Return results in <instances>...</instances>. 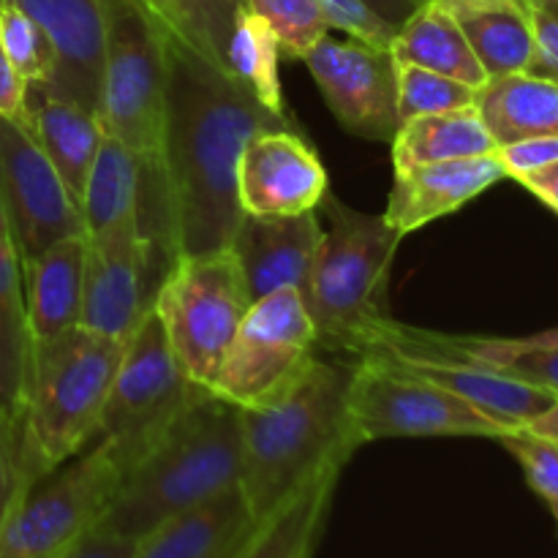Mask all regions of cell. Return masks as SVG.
<instances>
[{
  "instance_id": "8992f818",
  "label": "cell",
  "mask_w": 558,
  "mask_h": 558,
  "mask_svg": "<svg viewBox=\"0 0 558 558\" xmlns=\"http://www.w3.org/2000/svg\"><path fill=\"white\" fill-rule=\"evenodd\" d=\"M251 298L238 254L229 248L174 256L153 292V311L183 374L210 390Z\"/></svg>"
},
{
  "instance_id": "83f0119b",
  "label": "cell",
  "mask_w": 558,
  "mask_h": 558,
  "mask_svg": "<svg viewBox=\"0 0 558 558\" xmlns=\"http://www.w3.org/2000/svg\"><path fill=\"white\" fill-rule=\"evenodd\" d=\"M147 169L150 167L125 142L104 134L80 199L85 234L98 232L120 218L140 216Z\"/></svg>"
},
{
  "instance_id": "f35d334b",
  "label": "cell",
  "mask_w": 558,
  "mask_h": 558,
  "mask_svg": "<svg viewBox=\"0 0 558 558\" xmlns=\"http://www.w3.org/2000/svg\"><path fill=\"white\" fill-rule=\"evenodd\" d=\"M22 490H25V483H22L20 463H16L14 423L0 414V529H3L9 512L14 510Z\"/></svg>"
},
{
  "instance_id": "9a60e30c",
  "label": "cell",
  "mask_w": 558,
  "mask_h": 558,
  "mask_svg": "<svg viewBox=\"0 0 558 558\" xmlns=\"http://www.w3.org/2000/svg\"><path fill=\"white\" fill-rule=\"evenodd\" d=\"M327 169L314 145L294 129H270L243 147L238 163V199L248 216H298L319 210Z\"/></svg>"
},
{
  "instance_id": "bcb514c9",
  "label": "cell",
  "mask_w": 558,
  "mask_h": 558,
  "mask_svg": "<svg viewBox=\"0 0 558 558\" xmlns=\"http://www.w3.org/2000/svg\"><path fill=\"white\" fill-rule=\"evenodd\" d=\"M523 341L537 343V347H558V327H554V330L537 332V336H526Z\"/></svg>"
},
{
  "instance_id": "1f68e13d",
  "label": "cell",
  "mask_w": 558,
  "mask_h": 558,
  "mask_svg": "<svg viewBox=\"0 0 558 558\" xmlns=\"http://www.w3.org/2000/svg\"><path fill=\"white\" fill-rule=\"evenodd\" d=\"M396 80L398 118H401V123L409 118H417V114L450 112V109L477 104V87L463 85V82L452 80V76L436 74V71L420 69V65L398 63L396 60Z\"/></svg>"
},
{
  "instance_id": "f546056e",
  "label": "cell",
  "mask_w": 558,
  "mask_h": 558,
  "mask_svg": "<svg viewBox=\"0 0 558 558\" xmlns=\"http://www.w3.org/2000/svg\"><path fill=\"white\" fill-rule=\"evenodd\" d=\"M278 63H281V44H278L276 31L259 14L240 5L227 47L229 76L262 107L287 118Z\"/></svg>"
},
{
  "instance_id": "2e32d148",
  "label": "cell",
  "mask_w": 558,
  "mask_h": 558,
  "mask_svg": "<svg viewBox=\"0 0 558 558\" xmlns=\"http://www.w3.org/2000/svg\"><path fill=\"white\" fill-rule=\"evenodd\" d=\"M25 11L54 49V74L47 90L98 114L104 71L101 0H9Z\"/></svg>"
},
{
  "instance_id": "74e56055",
  "label": "cell",
  "mask_w": 558,
  "mask_h": 558,
  "mask_svg": "<svg viewBox=\"0 0 558 558\" xmlns=\"http://www.w3.org/2000/svg\"><path fill=\"white\" fill-rule=\"evenodd\" d=\"M529 20L534 31V60L526 74L558 82V16L543 5L529 3Z\"/></svg>"
},
{
  "instance_id": "ee69618b",
  "label": "cell",
  "mask_w": 558,
  "mask_h": 558,
  "mask_svg": "<svg viewBox=\"0 0 558 558\" xmlns=\"http://www.w3.org/2000/svg\"><path fill=\"white\" fill-rule=\"evenodd\" d=\"M428 3L439 5L447 14L463 16L474 14V11H488V9H505V5H518L523 0H428Z\"/></svg>"
},
{
  "instance_id": "3957f363",
  "label": "cell",
  "mask_w": 558,
  "mask_h": 558,
  "mask_svg": "<svg viewBox=\"0 0 558 558\" xmlns=\"http://www.w3.org/2000/svg\"><path fill=\"white\" fill-rule=\"evenodd\" d=\"M240 409L199 392L123 474L98 529L140 543L169 518L240 485Z\"/></svg>"
},
{
  "instance_id": "603a6c76",
  "label": "cell",
  "mask_w": 558,
  "mask_h": 558,
  "mask_svg": "<svg viewBox=\"0 0 558 558\" xmlns=\"http://www.w3.org/2000/svg\"><path fill=\"white\" fill-rule=\"evenodd\" d=\"M31 332L25 316L22 256L0 202V414L14 423L25 398Z\"/></svg>"
},
{
  "instance_id": "b9f144b4",
  "label": "cell",
  "mask_w": 558,
  "mask_h": 558,
  "mask_svg": "<svg viewBox=\"0 0 558 558\" xmlns=\"http://www.w3.org/2000/svg\"><path fill=\"white\" fill-rule=\"evenodd\" d=\"M518 183L532 191L543 205H548L558 216V161L532 174H523V178H518Z\"/></svg>"
},
{
  "instance_id": "7402d4cb",
  "label": "cell",
  "mask_w": 558,
  "mask_h": 558,
  "mask_svg": "<svg viewBox=\"0 0 558 558\" xmlns=\"http://www.w3.org/2000/svg\"><path fill=\"white\" fill-rule=\"evenodd\" d=\"M85 234L63 238L33 259L22 262L25 316L31 347L80 327Z\"/></svg>"
},
{
  "instance_id": "ab89813d",
  "label": "cell",
  "mask_w": 558,
  "mask_h": 558,
  "mask_svg": "<svg viewBox=\"0 0 558 558\" xmlns=\"http://www.w3.org/2000/svg\"><path fill=\"white\" fill-rule=\"evenodd\" d=\"M134 539L118 537V534H109L104 529L93 526L85 537L76 539L71 548H65L63 554L54 558H134Z\"/></svg>"
},
{
  "instance_id": "8fae6325",
  "label": "cell",
  "mask_w": 558,
  "mask_h": 558,
  "mask_svg": "<svg viewBox=\"0 0 558 558\" xmlns=\"http://www.w3.org/2000/svg\"><path fill=\"white\" fill-rule=\"evenodd\" d=\"M316 349L319 332L303 292L276 289L251 303L210 392L238 409L262 407L316 357Z\"/></svg>"
},
{
  "instance_id": "c3c4849f",
  "label": "cell",
  "mask_w": 558,
  "mask_h": 558,
  "mask_svg": "<svg viewBox=\"0 0 558 558\" xmlns=\"http://www.w3.org/2000/svg\"><path fill=\"white\" fill-rule=\"evenodd\" d=\"M548 507H550V512H554V518H556V526H558V499H556V501H548Z\"/></svg>"
},
{
  "instance_id": "484cf974",
  "label": "cell",
  "mask_w": 558,
  "mask_h": 558,
  "mask_svg": "<svg viewBox=\"0 0 558 558\" xmlns=\"http://www.w3.org/2000/svg\"><path fill=\"white\" fill-rule=\"evenodd\" d=\"M390 54L398 63H412L452 76L477 90L488 82V74L463 36L461 22L434 3H425L398 27Z\"/></svg>"
},
{
  "instance_id": "d6a6232c",
  "label": "cell",
  "mask_w": 558,
  "mask_h": 558,
  "mask_svg": "<svg viewBox=\"0 0 558 558\" xmlns=\"http://www.w3.org/2000/svg\"><path fill=\"white\" fill-rule=\"evenodd\" d=\"M243 5L276 31L281 54L292 60H303L322 38L330 36L319 0H243Z\"/></svg>"
},
{
  "instance_id": "7bdbcfd3",
  "label": "cell",
  "mask_w": 558,
  "mask_h": 558,
  "mask_svg": "<svg viewBox=\"0 0 558 558\" xmlns=\"http://www.w3.org/2000/svg\"><path fill=\"white\" fill-rule=\"evenodd\" d=\"M381 20L390 22L392 27H401L417 9H423L428 0H365Z\"/></svg>"
},
{
  "instance_id": "cb8c5ba5",
  "label": "cell",
  "mask_w": 558,
  "mask_h": 558,
  "mask_svg": "<svg viewBox=\"0 0 558 558\" xmlns=\"http://www.w3.org/2000/svg\"><path fill=\"white\" fill-rule=\"evenodd\" d=\"M496 140L490 136L477 104L450 112L417 114L398 125L392 136V163L396 169L420 167V163L456 161V158L490 156L496 153Z\"/></svg>"
},
{
  "instance_id": "d590c367",
  "label": "cell",
  "mask_w": 558,
  "mask_h": 558,
  "mask_svg": "<svg viewBox=\"0 0 558 558\" xmlns=\"http://www.w3.org/2000/svg\"><path fill=\"white\" fill-rule=\"evenodd\" d=\"M319 5L325 11V20L330 25V31L338 27L352 41L368 44V47L376 49H390L398 27L381 20L365 0H319Z\"/></svg>"
},
{
  "instance_id": "ffe728a7",
  "label": "cell",
  "mask_w": 558,
  "mask_h": 558,
  "mask_svg": "<svg viewBox=\"0 0 558 558\" xmlns=\"http://www.w3.org/2000/svg\"><path fill=\"white\" fill-rule=\"evenodd\" d=\"M385 354V352H374ZM387 360L409 374L428 379L456 396L466 398L469 403L485 412L488 417L505 423L510 430L526 428L532 420L556 407L558 398L543 387L526 385L521 379L499 374L494 368L472 363L461 357H401V354H385Z\"/></svg>"
},
{
  "instance_id": "4dcf8cb0",
  "label": "cell",
  "mask_w": 558,
  "mask_h": 558,
  "mask_svg": "<svg viewBox=\"0 0 558 558\" xmlns=\"http://www.w3.org/2000/svg\"><path fill=\"white\" fill-rule=\"evenodd\" d=\"M469 47L477 54L488 80L526 74L534 60V31L529 20V0L505 9L474 11L456 16Z\"/></svg>"
},
{
  "instance_id": "4316f807",
  "label": "cell",
  "mask_w": 558,
  "mask_h": 558,
  "mask_svg": "<svg viewBox=\"0 0 558 558\" xmlns=\"http://www.w3.org/2000/svg\"><path fill=\"white\" fill-rule=\"evenodd\" d=\"M343 463H330L278 507L238 558H311Z\"/></svg>"
},
{
  "instance_id": "52a82bcc",
  "label": "cell",
  "mask_w": 558,
  "mask_h": 558,
  "mask_svg": "<svg viewBox=\"0 0 558 558\" xmlns=\"http://www.w3.org/2000/svg\"><path fill=\"white\" fill-rule=\"evenodd\" d=\"M104 71L98 120L158 172L167 52L142 0H101Z\"/></svg>"
},
{
  "instance_id": "7a4b0ae2",
  "label": "cell",
  "mask_w": 558,
  "mask_h": 558,
  "mask_svg": "<svg viewBox=\"0 0 558 558\" xmlns=\"http://www.w3.org/2000/svg\"><path fill=\"white\" fill-rule=\"evenodd\" d=\"M352 371L354 365L316 354L276 398L240 409V490L256 523H265L325 466L347 463L360 447L349 428Z\"/></svg>"
},
{
  "instance_id": "5bb4252c",
  "label": "cell",
  "mask_w": 558,
  "mask_h": 558,
  "mask_svg": "<svg viewBox=\"0 0 558 558\" xmlns=\"http://www.w3.org/2000/svg\"><path fill=\"white\" fill-rule=\"evenodd\" d=\"M303 60L343 129L363 140L392 142L401 118L390 49L325 36Z\"/></svg>"
},
{
  "instance_id": "5b68a950",
  "label": "cell",
  "mask_w": 558,
  "mask_h": 558,
  "mask_svg": "<svg viewBox=\"0 0 558 558\" xmlns=\"http://www.w3.org/2000/svg\"><path fill=\"white\" fill-rule=\"evenodd\" d=\"M330 227L322 232L311 267L305 305L311 311L319 347L357 352L374 349L390 325L387 283L401 234L385 216H368L327 194L322 205Z\"/></svg>"
},
{
  "instance_id": "d6986e66",
  "label": "cell",
  "mask_w": 558,
  "mask_h": 558,
  "mask_svg": "<svg viewBox=\"0 0 558 558\" xmlns=\"http://www.w3.org/2000/svg\"><path fill=\"white\" fill-rule=\"evenodd\" d=\"M240 485L169 518L136 543L134 558H238L256 534Z\"/></svg>"
},
{
  "instance_id": "836d02e7",
  "label": "cell",
  "mask_w": 558,
  "mask_h": 558,
  "mask_svg": "<svg viewBox=\"0 0 558 558\" xmlns=\"http://www.w3.org/2000/svg\"><path fill=\"white\" fill-rule=\"evenodd\" d=\"M0 44L25 85H49L54 74L52 44L47 33L9 0H0Z\"/></svg>"
},
{
  "instance_id": "4fadbf2b",
  "label": "cell",
  "mask_w": 558,
  "mask_h": 558,
  "mask_svg": "<svg viewBox=\"0 0 558 558\" xmlns=\"http://www.w3.org/2000/svg\"><path fill=\"white\" fill-rule=\"evenodd\" d=\"M153 262L156 251L142 232L140 216L85 234L80 325L98 336L129 341L153 305Z\"/></svg>"
},
{
  "instance_id": "e575fe53",
  "label": "cell",
  "mask_w": 558,
  "mask_h": 558,
  "mask_svg": "<svg viewBox=\"0 0 558 558\" xmlns=\"http://www.w3.org/2000/svg\"><path fill=\"white\" fill-rule=\"evenodd\" d=\"M501 445L512 452L518 463H521L526 483L537 496L545 501L558 499V439L532 434V430L521 428L512 434L501 436Z\"/></svg>"
},
{
  "instance_id": "7c38bea8",
  "label": "cell",
  "mask_w": 558,
  "mask_h": 558,
  "mask_svg": "<svg viewBox=\"0 0 558 558\" xmlns=\"http://www.w3.org/2000/svg\"><path fill=\"white\" fill-rule=\"evenodd\" d=\"M0 202L22 262L85 234L82 210L22 118L0 114Z\"/></svg>"
},
{
  "instance_id": "8d00e7d4",
  "label": "cell",
  "mask_w": 558,
  "mask_h": 558,
  "mask_svg": "<svg viewBox=\"0 0 558 558\" xmlns=\"http://www.w3.org/2000/svg\"><path fill=\"white\" fill-rule=\"evenodd\" d=\"M496 156L507 178L518 180L558 161V136H529V140L510 142V145L496 147Z\"/></svg>"
},
{
  "instance_id": "f1b7e54d",
  "label": "cell",
  "mask_w": 558,
  "mask_h": 558,
  "mask_svg": "<svg viewBox=\"0 0 558 558\" xmlns=\"http://www.w3.org/2000/svg\"><path fill=\"white\" fill-rule=\"evenodd\" d=\"M142 3L169 41L180 44L229 76L227 47L243 0H142Z\"/></svg>"
},
{
  "instance_id": "ba28073f",
  "label": "cell",
  "mask_w": 558,
  "mask_h": 558,
  "mask_svg": "<svg viewBox=\"0 0 558 558\" xmlns=\"http://www.w3.org/2000/svg\"><path fill=\"white\" fill-rule=\"evenodd\" d=\"M199 392L205 390L183 374L150 305L125 341L93 441L107 445L129 472Z\"/></svg>"
},
{
  "instance_id": "9c48e42d",
  "label": "cell",
  "mask_w": 558,
  "mask_h": 558,
  "mask_svg": "<svg viewBox=\"0 0 558 558\" xmlns=\"http://www.w3.org/2000/svg\"><path fill=\"white\" fill-rule=\"evenodd\" d=\"M123 466L107 445L93 441L80 456L22 490L0 529V558H54L85 537L112 501Z\"/></svg>"
},
{
  "instance_id": "681fc988",
  "label": "cell",
  "mask_w": 558,
  "mask_h": 558,
  "mask_svg": "<svg viewBox=\"0 0 558 558\" xmlns=\"http://www.w3.org/2000/svg\"><path fill=\"white\" fill-rule=\"evenodd\" d=\"M532 3H539V0H532Z\"/></svg>"
},
{
  "instance_id": "30bf717a",
  "label": "cell",
  "mask_w": 558,
  "mask_h": 558,
  "mask_svg": "<svg viewBox=\"0 0 558 558\" xmlns=\"http://www.w3.org/2000/svg\"><path fill=\"white\" fill-rule=\"evenodd\" d=\"M349 428L357 445L398 436H483L512 434L505 423L428 379L398 368L385 354H363L349 385Z\"/></svg>"
},
{
  "instance_id": "277c9868",
  "label": "cell",
  "mask_w": 558,
  "mask_h": 558,
  "mask_svg": "<svg viewBox=\"0 0 558 558\" xmlns=\"http://www.w3.org/2000/svg\"><path fill=\"white\" fill-rule=\"evenodd\" d=\"M125 341L71 327L31 347L25 398L14 420L25 488L93 441Z\"/></svg>"
},
{
  "instance_id": "7dc6e473",
  "label": "cell",
  "mask_w": 558,
  "mask_h": 558,
  "mask_svg": "<svg viewBox=\"0 0 558 558\" xmlns=\"http://www.w3.org/2000/svg\"><path fill=\"white\" fill-rule=\"evenodd\" d=\"M529 3H532V0H529ZM537 5H543L545 11H550V14L558 16V0H539Z\"/></svg>"
},
{
  "instance_id": "60d3db41",
  "label": "cell",
  "mask_w": 558,
  "mask_h": 558,
  "mask_svg": "<svg viewBox=\"0 0 558 558\" xmlns=\"http://www.w3.org/2000/svg\"><path fill=\"white\" fill-rule=\"evenodd\" d=\"M25 80L16 74L3 44H0V114L3 118H20L25 109Z\"/></svg>"
},
{
  "instance_id": "d4e9b609",
  "label": "cell",
  "mask_w": 558,
  "mask_h": 558,
  "mask_svg": "<svg viewBox=\"0 0 558 558\" xmlns=\"http://www.w3.org/2000/svg\"><path fill=\"white\" fill-rule=\"evenodd\" d=\"M477 109L496 145L558 136V82L534 74L488 80L477 93Z\"/></svg>"
},
{
  "instance_id": "6da1fadb",
  "label": "cell",
  "mask_w": 558,
  "mask_h": 558,
  "mask_svg": "<svg viewBox=\"0 0 558 558\" xmlns=\"http://www.w3.org/2000/svg\"><path fill=\"white\" fill-rule=\"evenodd\" d=\"M163 52L158 189L174 259L232 245L245 216L238 199L243 147L262 131L287 129L289 118L262 107L238 82L167 36Z\"/></svg>"
},
{
  "instance_id": "f6af8a7d",
  "label": "cell",
  "mask_w": 558,
  "mask_h": 558,
  "mask_svg": "<svg viewBox=\"0 0 558 558\" xmlns=\"http://www.w3.org/2000/svg\"><path fill=\"white\" fill-rule=\"evenodd\" d=\"M526 430H532V434H539V436H548V439H558V401L556 407L548 409V412L539 414L537 420H532V423L526 425Z\"/></svg>"
},
{
  "instance_id": "ac0fdd59",
  "label": "cell",
  "mask_w": 558,
  "mask_h": 558,
  "mask_svg": "<svg viewBox=\"0 0 558 558\" xmlns=\"http://www.w3.org/2000/svg\"><path fill=\"white\" fill-rule=\"evenodd\" d=\"M505 178L507 172L496 153L396 169L392 191L381 216L401 238H407L425 223L461 210L466 202L477 199Z\"/></svg>"
},
{
  "instance_id": "e0dca14e",
  "label": "cell",
  "mask_w": 558,
  "mask_h": 558,
  "mask_svg": "<svg viewBox=\"0 0 558 558\" xmlns=\"http://www.w3.org/2000/svg\"><path fill=\"white\" fill-rule=\"evenodd\" d=\"M316 210L298 216H248L240 221L232 251L243 267L251 298L259 300L276 289H300L305 298L316 248L322 243Z\"/></svg>"
},
{
  "instance_id": "44dd1931",
  "label": "cell",
  "mask_w": 558,
  "mask_h": 558,
  "mask_svg": "<svg viewBox=\"0 0 558 558\" xmlns=\"http://www.w3.org/2000/svg\"><path fill=\"white\" fill-rule=\"evenodd\" d=\"M22 118L27 120L33 136L80 205L93 158L104 140L98 114L71 98L47 90L44 85H27Z\"/></svg>"
}]
</instances>
